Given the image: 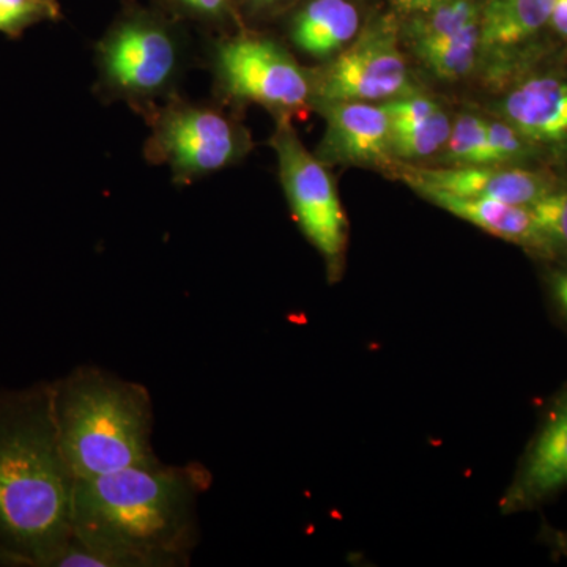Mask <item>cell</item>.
I'll use <instances>...</instances> for the list:
<instances>
[{
  "mask_svg": "<svg viewBox=\"0 0 567 567\" xmlns=\"http://www.w3.org/2000/svg\"><path fill=\"white\" fill-rule=\"evenodd\" d=\"M210 473L162 461L74 481L71 537L48 567L185 566Z\"/></svg>",
  "mask_w": 567,
  "mask_h": 567,
  "instance_id": "6da1fadb",
  "label": "cell"
},
{
  "mask_svg": "<svg viewBox=\"0 0 567 567\" xmlns=\"http://www.w3.org/2000/svg\"><path fill=\"white\" fill-rule=\"evenodd\" d=\"M73 491L51 382L0 390V543L28 567L50 566L71 537Z\"/></svg>",
  "mask_w": 567,
  "mask_h": 567,
  "instance_id": "7a4b0ae2",
  "label": "cell"
},
{
  "mask_svg": "<svg viewBox=\"0 0 567 567\" xmlns=\"http://www.w3.org/2000/svg\"><path fill=\"white\" fill-rule=\"evenodd\" d=\"M52 415L74 481L158 461L147 388L80 365L51 382Z\"/></svg>",
  "mask_w": 567,
  "mask_h": 567,
  "instance_id": "3957f363",
  "label": "cell"
},
{
  "mask_svg": "<svg viewBox=\"0 0 567 567\" xmlns=\"http://www.w3.org/2000/svg\"><path fill=\"white\" fill-rule=\"evenodd\" d=\"M284 192L301 233L322 254L330 275L341 270L347 219L331 175L301 144L292 126L279 123L274 141Z\"/></svg>",
  "mask_w": 567,
  "mask_h": 567,
  "instance_id": "277c9868",
  "label": "cell"
},
{
  "mask_svg": "<svg viewBox=\"0 0 567 567\" xmlns=\"http://www.w3.org/2000/svg\"><path fill=\"white\" fill-rule=\"evenodd\" d=\"M317 91L324 103L388 102L413 93L393 25L377 22L365 29L322 71Z\"/></svg>",
  "mask_w": 567,
  "mask_h": 567,
  "instance_id": "5b68a950",
  "label": "cell"
},
{
  "mask_svg": "<svg viewBox=\"0 0 567 567\" xmlns=\"http://www.w3.org/2000/svg\"><path fill=\"white\" fill-rule=\"evenodd\" d=\"M219 76L227 92L281 114L303 110L308 78L281 47L259 37H238L218 52Z\"/></svg>",
  "mask_w": 567,
  "mask_h": 567,
  "instance_id": "8992f818",
  "label": "cell"
},
{
  "mask_svg": "<svg viewBox=\"0 0 567 567\" xmlns=\"http://www.w3.org/2000/svg\"><path fill=\"white\" fill-rule=\"evenodd\" d=\"M152 153L169 163L178 178L224 169L245 153L241 130L221 112L175 106L164 112L152 137Z\"/></svg>",
  "mask_w": 567,
  "mask_h": 567,
  "instance_id": "52a82bcc",
  "label": "cell"
},
{
  "mask_svg": "<svg viewBox=\"0 0 567 567\" xmlns=\"http://www.w3.org/2000/svg\"><path fill=\"white\" fill-rule=\"evenodd\" d=\"M107 80L118 91L148 96L163 91L177 70L173 37L151 21H130L115 29L102 47Z\"/></svg>",
  "mask_w": 567,
  "mask_h": 567,
  "instance_id": "ba28073f",
  "label": "cell"
},
{
  "mask_svg": "<svg viewBox=\"0 0 567 567\" xmlns=\"http://www.w3.org/2000/svg\"><path fill=\"white\" fill-rule=\"evenodd\" d=\"M567 488V390L548 409L546 420L516 477L502 499L503 514L520 513L547 502Z\"/></svg>",
  "mask_w": 567,
  "mask_h": 567,
  "instance_id": "9c48e42d",
  "label": "cell"
},
{
  "mask_svg": "<svg viewBox=\"0 0 567 567\" xmlns=\"http://www.w3.org/2000/svg\"><path fill=\"white\" fill-rule=\"evenodd\" d=\"M324 162L383 166L391 156V121L383 104L324 103Z\"/></svg>",
  "mask_w": 567,
  "mask_h": 567,
  "instance_id": "30bf717a",
  "label": "cell"
},
{
  "mask_svg": "<svg viewBox=\"0 0 567 567\" xmlns=\"http://www.w3.org/2000/svg\"><path fill=\"white\" fill-rule=\"evenodd\" d=\"M405 182L415 192L436 189L454 196L484 197L532 207L550 193L543 175L495 166H453L442 169H405Z\"/></svg>",
  "mask_w": 567,
  "mask_h": 567,
  "instance_id": "8fae6325",
  "label": "cell"
},
{
  "mask_svg": "<svg viewBox=\"0 0 567 567\" xmlns=\"http://www.w3.org/2000/svg\"><path fill=\"white\" fill-rule=\"evenodd\" d=\"M506 122L528 141L555 142L567 136V84L535 78L507 95Z\"/></svg>",
  "mask_w": 567,
  "mask_h": 567,
  "instance_id": "7c38bea8",
  "label": "cell"
},
{
  "mask_svg": "<svg viewBox=\"0 0 567 567\" xmlns=\"http://www.w3.org/2000/svg\"><path fill=\"white\" fill-rule=\"evenodd\" d=\"M417 193L443 210L475 224L476 227L495 237L529 246V248L547 249L532 208L525 205L507 204L502 200L484 199V197L454 196L436 189H423Z\"/></svg>",
  "mask_w": 567,
  "mask_h": 567,
  "instance_id": "4fadbf2b",
  "label": "cell"
},
{
  "mask_svg": "<svg viewBox=\"0 0 567 567\" xmlns=\"http://www.w3.org/2000/svg\"><path fill=\"white\" fill-rule=\"evenodd\" d=\"M360 17L347 0H312L295 18L293 43L308 55L327 59L357 35Z\"/></svg>",
  "mask_w": 567,
  "mask_h": 567,
  "instance_id": "5bb4252c",
  "label": "cell"
},
{
  "mask_svg": "<svg viewBox=\"0 0 567 567\" xmlns=\"http://www.w3.org/2000/svg\"><path fill=\"white\" fill-rule=\"evenodd\" d=\"M555 0H488L480 20L481 47L509 48L550 22Z\"/></svg>",
  "mask_w": 567,
  "mask_h": 567,
  "instance_id": "9a60e30c",
  "label": "cell"
},
{
  "mask_svg": "<svg viewBox=\"0 0 567 567\" xmlns=\"http://www.w3.org/2000/svg\"><path fill=\"white\" fill-rule=\"evenodd\" d=\"M480 47L481 29L476 22L450 39L416 48L415 52L435 76L454 81L473 70Z\"/></svg>",
  "mask_w": 567,
  "mask_h": 567,
  "instance_id": "2e32d148",
  "label": "cell"
},
{
  "mask_svg": "<svg viewBox=\"0 0 567 567\" xmlns=\"http://www.w3.org/2000/svg\"><path fill=\"white\" fill-rule=\"evenodd\" d=\"M480 20V11L472 0H446L423 11L410 29V39L416 50L425 44L450 39Z\"/></svg>",
  "mask_w": 567,
  "mask_h": 567,
  "instance_id": "e0dca14e",
  "label": "cell"
},
{
  "mask_svg": "<svg viewBox=\"0 0 567 567\" xmlns=\"http://www.w3.org/2000/svg\"><path fill=\"white\" fill-rule=\"evenodd\" d=\"M451 126L443 110L412 125L391 126V155L404 159L427 158L445 147Z\"/></svg>",
  "mask_w": 567,
  "mask_h": 567,
  "instance_id": "ac0fdd59",
  "label": "cell"
},
{
  "mask_svg": "<svg viewBox=\"0 0 567 567\" xmlns=\"http://www.w3.org/2000/svg\"><path fill=\"white\" fill-rule=\"evenodd\" d=\"M487 121L464 114L451 126L446 142L447 163L453 166H496L494 152L487 140Z\"/></svg>",
  "mask_w": 567,
  "mask_h": 567,
  "instance_id": "d6986e66",
  "label": "cell"
},
{
  "mask_svg": "<svg viewBox=\"0 0 567 567\" xmlns=\"http://www.w3.org/2000/svg\"><path fill=\"white\" fill-rule=\"evenodd\" d=\"M547 249L567 252V192L548 193L532 207Z\"/></svg>",
  "mask_w": 567,
  "mask_h": 567,
  "instance_id": "ffe728a7",
  "label": "cell"
},
{
  "mask_svg": "<svg viewBox=\"0 0 567 567\" xmlns=\"http://www.w3.org/2000/svg\"><path fill=\"white\" fill-rule=\"evenodd\" d=\"M383 106L390 115L391 126L412 125V123L424 121L434 115L436 111L442 110L434 100L416 95V93L388 100Z\"/></svg>",
  "mask_w": 567,
  "mask_h": 567,
  "instance_id": "44dd1931",
  "label": "cell"
},
{
  "mask_svg": "<svg viewBox=\"0 0 567 567\" xmlns=\"http://www.w3.org/2000/svg\"><path fill=\"white\" fill-rule=\"evenodd\" d=\"M487 140L494 152L496 166L520 159L525 153V137L507 122L487 121Z\"/></svg>",
  "mask_w": 567,
  "mask_h": 567,
  "instance_id": "7402d4cb",
  "label": "cell"
},
{
  "mask_svg": "<svg viewBox=\"0 0 567 567\" xmlns=\"http://www.w3.org/2000/svg\"><path fill=\"white\" fill-rule=\"evenodd\" d=\"M43 0H0V31L14 33L47 13Z\"/></svg>",
  "mask_w": 567,
  "mask_h": 567,
  "instance_id": "603a6c76",
  "label": "cell"
},
{
  "mask_svg": "<svg viewBox=\"0 0 567 567\" xmlns=\"http://www.w3.org/2000/svg\"><path fill=\"white\" fill-rule=\"evenodd\" d=\"M551 290H554L555 301H557L559 309L567 317V270L554 275Z\"/></svg>",
  "mask_w": 567,
  "mask_h": 567,
  "instance_id": "cb8c5ba5",
  "label": "cell"
},
{
  "mask_svg": "<svg viewBox=\"0 0 567 567\" xmlns=\"http://www.w3.org/2000/svg\"><path fill=\"white\" fill-rule=\"evenodd\" d=\"M550 22L559 33L567 37V0H555Z\"/></svg>",
  "mask_w": 567,
  "mask_h": 567,
  "instance_id": "d4e9b609",
  "label": "cell"
},
{
  "mask_svg": "<svg viewBox=\"0 0 567 567\" xmlns=\"http://www.w3.org/2000/svg\"><path fill=\"white\" fill-rule=\"evenodd\" d=\"M185 6L204 14H218L224 9L227 0H182Z\"/></svg>",
  "mask_w": 567,
  "mask_h": 567,
  "instance_id": "484cf974",
  "label": "cell"
},
{
  "mask_svg": "<svg viewBox=\"0 0 567 567\" xmlns=\"http://www.w3.org/2000/svg\"><path fill=\"white\" fill-rule=\"evenodd\" d=\"M442 2H446V0H398V6L405 11L423 13V11L432 9V7L439 6Z\"/></svg>",
  "mask_w": 567,
  "mask_h": 567,
  "instance_id": "4316f807",
  "label": "cell"
},
{
  "mask_svg": "<svg viewBox=\"0 0 567 567\" xmlns=\"http://www.w3.org/2000/svg\"><path fill=\"white\" fill-rule=\"evenodd\" d=\"M0 567H28L18 555L0 543Z\"/></svg>",
  "mask_w": 567,
  "mask_h": 567,
  "instance_id": "83f0119b",
  "label": "cell"
},
{
  "mask_svg": "<svg viewBox=\"0 0 567 567\" xmlns=\"http://www.w3.org/2000/svg\"><path fill=\"white\" fill-rule=\"evenodd\" d=\"M547 536L548 540H550V546L567 557V533L550 532Z\"/></svg>",
  "mask_w": 567,
  "mask_h": 567,
  "instance_id": "f1b7e54d",
  "label": "cell"
},
{
  "mask_svg": "<svg viewBox=\"0 0 567 567\" xmlns=\"http://www.w3.org/2000/svg\"><path fill=\"white\" fill-rule=\"evenodd\" d=\"M43 2H47V0H43ZM48 3V2H47Z\"/></svg>",
  "mask_w": 567,
  "mask_h": 567,
  "instance_id": "f546056e",
  "label": "cell"
}]
</instances>
